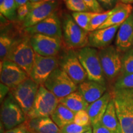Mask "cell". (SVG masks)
<instances>
[{
  "label": "cell",
  "mask_w": 133,
  "mask_h": 133,
  "mask_svg": "<svg viewBox=\"0 0 133 133\" xmlns=\"http://www.w3.org/2000/svg\"><path fill=\"white\" fill-rule=\"evenodd\" d=\"M123 133H133V89H114L110 93Z\"/></svg>",
  "instance_id": "1"
},
{
  "label": "cell",
  "mask_w": 133,
  "mask_h": 133,
  "mask_svg": "<svg viewBox=\"0 0 133 133\" xmlns=\"http://www.w3.org/2000/svg\"><path fill=\"white\" fill-rule=\"evenodd\" d=\"M35 52L31 46L29 36L17 38L8 55L7 59L12 61L30 75Z\"/></svg>",
  "instance_id": "2"
},
{
  "label": "cell",
  "mask_w": 133,
  "mask_h": 133,
  "mask_svg": "<svg viewBox=\"0 0 133 133\" xmlns=\"http://www.w3.org/2000/svg\"><path fill=\"white\" fill-rule=\"evenodd\" d=\"M76 52L86 71L88 79L106 84L105 77L99 59V51L96 48L86 46L78 49Z\"/></svg>",
  "instance_id": "3"
},
{
  "label": "cell",
  "mask_w": 133,
  "mask_h": 133,
  "mask_svg": "<svg viewBox=\"0 0 133 133\" xmlns=\"http://www.w3.org/2000/svg\"><path fill=\"white\" fill-rule=\"evenodd\" d=\"M59 104V99L41 84L39 86L33 107L26 118L51 117Z\"/></svg>",
  "instance_id": "4"
},
{
  "label": "cell",
  "mask_w": 133,
  "mask_h": 133,
  "mask_svg": "<svg viewBox=\"0 0 133 133\" xmlns=\"http://www.w3.org/2000/svg\"><path fill=\"white\" fill-rule=\"evenodd\" d=\"M43 85L59 99L78 90V85L60 66L51 73Z\"/></svg>",
  "instance_id": "5"
},
{
  "label": "cell",
  "mask_w": 133,
  "mask_h": 133,
  "mask_svg": "<svg viewBox=\"0 0 133 133\" xmlns=\"http://www.w3.org/2000/svg\"><path fill=\"white\" fill-rule=\"evenodd\" d=\"M64 40L66 45L72 49H81L88 46L89 33L81 28L73 19L66 15L62 23Z\"/></svg>",
  "instance_id": "6"
},
{
  "label": "cell",
  "mask_w": 133,
  "mask_h": 133,
  "mask_svg": "<svg viewBox=\"0 0 133 133\" xmlns=\"http://www.w3.org/2000/svg\"><path fill=\"white\" fill-rule=\"evenodd\" d=\"M26 119V115L9 92L1 106V123L4 129L9 130L14 128L24 123Z\"/></svg>",
  "instance_id": "7"
},
{
  "label": "cell",
  "mask_w": 133,
  "mask_h": 133,
  "mask_svg": "<svg viewBox=\"0 0 133 133\" xmlns=\"http://www.w3.org/2000/svg\"><path fill=\"white\" fill-rule=\"evenodd\" d=\"M99 56L105 77L111 81L121 74L122 57L119 52L113 46L101 49Z\"/></svg>",
  "instance_id": "8"
},
{
  "label": "cell",
  "mask_w": 133,
  "mask_h": 133,
  "mask_svg": "<svg viewBox=\"0 0 133 133\" xmlns=\"http://www.w3.org/2000/svg\"><path fill=\"white\" fill-rule=\"evenodd\" d=\"M39 84L29 78L17 87L11 89L10 93L24 111L26 116L32 108Z\"/></svg>",
  "instance_id": "9"
},
{
  "label": "cell",
  "mask_w": 133,
  "mask_h": 133,
  "mask_svg": "<svg viewBox=\"0 0 133 133\" xmlns=\"http://www.w3.org/2000/svg\"><path fill=\"white\" fill-rule=\"evenodd\" d=\"M59 66L66 72L76 85L88 79L86 71L79 61L76 51H66L59 58Z\"/></svg>",
  "instance_id": "10"
},
{
  "label": "cell",
  "mask_w": 133,
  "mask_h": 133,
  "mask_svg": "<svg viewBox=\"0 0 133 133\" xmlns=\"http://www.w3.org/2000/svg\"><path fill=\"white\" fill-rule=\"evenodd\" d=\"M59 66V58L44 57L35 52L30 78L37 84H44L51 73Z\"/></svg>",
  "instance_id": "11"
},
{
  "label": "cell",
  "mask_w": 133,
  "mask_h": 133,
  "mask_svg": "<svg viewBox=\"0 0 133 133\" xmlns=\"http://www.w3.org/2000/svg\"><path fill=\"white\" fill-rule=\"evenodd\" d=\"M30 43L36 53L44 57H57L62 49V39L41 34L30 36Z\"/></svg>",
  "instance_id": "12"
},
{
  "label": "cell",
  "mask_w": 133,
  "mask_h": 133,
  "mask_svg": "<svg viewBox=\"0 0 133 133\" xmlns=\"http://www.w3.org/2000/svg\"><path fill=\"white\" fill-rule=\"evenodd\" d=\"M29 78L25 71L12 61L6 59L1 62V83L11 89L19 86Z\"/></svg>",
  "instance_id": "13"
},
{
  "label": "cell",
  "mask_w": 133,
  "mask_h": 133,
  "mask_svg": "<svg viewBox=\"0 0 133 133\" xmlns=\"http://www.w3.org/2000/svg\"><path fill=\"white\" fill-rule=\"evenodd\" d=\"M58 1L31 3V10L23 22L25 29L30 27L44 21L53 13L56 12L59 7Z\"/></svg>",
  "instance_id": "14"
},
{
  "label": "cell",
  "mask_w": 133,
  "mask_h": 133,
  "mask_svg": "<svg viewBox=\"0 0 133 133\" xmlns=\"http://www.w3.org/2000/svg\"><path fill=\"white\" fill-rule=\"evenodd\" d=\"M25 31L30 36L35 34H41L61 39L63 35L61 22L56 12L38 24L26 28Z\"/></svg>",
  "instance_id": "15"
},
{
  "label": "cell",
  "mask_w": 133,
  "mask_h": 133,
  "mask_svg": "<svg viewBox=\"0 0 133 133\" xmlns=\"http://www.w3.org/2000/svg\"><path fill=\"white\" fill-rule=\"evenodd\" d=\"M120 26L116 25L90 31L88 35V46L99 49L109 46Z\"/></svg>",
  "instance_id": "16"
},
{
  "label": "cell",
  "mask_w": 133,
  "mask_h": 133,
  "mask_svg": "<svg viewBox=\"0 0 133 133\" xmlns=\"http://www.w3.org/2000/svg\"><path fill=\"white\" fill-rule=\"evenodd\" d=\"M133 45V13L121 25L116 35V46L119 52H126Z\"/></svg>",
  "instance_id": "17"
},
{
  "label": "cell",
  "mask_w": 133,
  "mask_h": 133,
  "mask_svg": "<svg viewBox=\"0 0 133 133\" xmlns=\"http://www.w3.org/2000/svg\"><path fill=\"white\" fill-rule=\"evenodd\" d=\"M106 84L86 79L78 86V91L89 104L97 101L106 92Z\"/></svg>",
  "instance_id": "18"
},
{
  "label": "cell",
  "mask_w": 133,
  "mask_h": 133,
  "mask_svg": "<svg viewBox=\"0 0 133 133\" xmlns=\"http://www.w3.org/2000/svg\"><path fill=\"white\" fill-rule=\"evenodd\" d=\"M24 123L29 133H60V128L50 117L26 118Z\"/></svg>",
  "instance_id": "19"
},
{
  "label": "cell",
  "mask_w": 133,
  "mask_h": 133,
  "mask_svg": "<svg viewBox=\"0 0 133 133\" xmlns=\"http://www.w3.org/2000/svg\"><path fill=\"white\" fill-rule=\"evenodd\" d=\"M111 99L112 96L110 93L106 92L99 99L89 105L86 111L89 115L91 126L101 122Z\"/></svg>",
  "instance_id": "20"
},
{
  "label": "cell",
  "mask_w": 133,
  "mask_h": 133,
  "mask_svg": "<svg viewBox=\"0 0 133 133\" xmlns=\"http://www.w3.org/2000/svg\"><path fill=\"white\" fill-rule=\"evenodd\" d=\"M59 103L75 114L79 111L86 110L89 105L78 90L59 99Z\"/></svg>",
  "instance_id": "21"
},
{
  "label": "cell",
  "mask_w": 133,
  "mask_h": 133,
  "mask_svg": "<svg viewBox=\"0 0 133 133\" xmlns=\"http://www.w3.org/2000/svg\"><path fill=\"white\" fill-rule=\"evenodd\" d=\"M100 123L115 133H123L112 99L110 101L107 110Z\"/></svg>",
  "instance_id": "22"
},
{
  "label": "cell",
  "mask_w": 133,
  "mask_h": 133,
  "mask_svg": "<svg viewBox=\"0 0 133 133\" xmlns=\"http://www.w3.org/2000/svg\"><path fill=\"white\" fill-rule=\"evenodd\" d=\"M75 115V113L59 103L51 116V118L61 129L67 124L74 123Z\"/></svg>",
  "instance_id": "23"
},
{
  "label": "cell",
  "mask_w": 133,
  "mask_h": 133,
  "mask_svg": "<svg viewBox=\"0 0 133 133\" xmlns=\"http://www.w3.org/2000/svg\"><path fill=\"white\" fill-rule=\"evenodd\" d=\"M132 6L131 4H124L122 8L112 14L98 29H105L116 25H121L132 14Z\"/></svg>",
  "instance_id": "24"
},
{
  "label": "cell",
  "mask_w": 133,
  "mask_h": 133,
  "mask_svg": "<svg viewBox=\"0 0 133 133\" xmlns=\"http://www.w3.org/2000/svg\"><path fill=\"white\" fill-rule=\"evenodd\" d=\"M124 4V3H118L112 9L107 10L102 13H97L91 21L90 31L96 30L99 29L100 26L109 19L110 17L122 8Z\"/></svg>",
  "instance_id": "25"
},
{
  "label": "cell",
  "mask_w": 133,
  "mask_h": 133,
  "mask_svg": "<svg viewBox=\"0 0 133 133\" xmlns=\"http://www.w3.org/2000/svg\"><path fill=\"white\" fill-rule=\"evenodd\" d=\"M96 14L97 13L92 12H73L71 16L81 28L90 32L91 21Z\"/></svg>",
  "instance_id": "26"
},
{
  "label": "cell",
  "mask_w": 133,
  "mask_h": 133,
  "mask_svg": "<svg viewBox=\"0 0 133 133\" xmlns=\"http://www.w3.org/2000/svg\"><path fill=\"white\" fill-rule=\"evenodd\" d=\"M16 39L8 33L1 32L0 36V57L1 61L7 59L8 55Z\"/></svg>",
  "instance_id": "27"
},
{
  "label": "cell",
  "mask_w": 133,
  "mask_h": 133,
  "mask_svg": "<svg viewBox=\"0 0 133 133\" xmlns=\"http://www.w3.org/2000/svg\"><path fill=\"white\" fill-rule=\"evenodd\" d=\"M17 8L15 0H5L3 4L0 6V12L7 19L14 21L17 18Z\"/></svg>",
  "instance_id": "28"
},
{
  "label": "cell",
  "mask_w": 133,
  "mask_h": 133,
  "mask_svg": "<svg viewBox=\"0 0 133 133\" xmlns=\"http://www.w3.org/2000/svg\"><path fill=\"white\" fill-rule=\"evenodd\" d=\"M133 74V48L125 52L122 57L121 75Z\"/></svg>",
  "instance_id": "29"
},
{
  "label": "cell",
  "mask_w": 133,
  "mask_h": 133,
  "mask_svg": "<svg viewBox=\"0 0 133 133\" xmlns=\"http://www.w3.org/2000/svg\"><path fill=\"white\" fill-rule=\"evenodd\" d=\"M114 89H133V74L120 75L116 79Z\"/></svg>",
  "instance_id": "30"
},
{
  "label": "cell",
  "mask_w": 133,
  "mask_h": 133,
  "mask_svg": "<svg viewBox=\"0 0 133 133\" xmlns=\"http://www.w3.org/2000/svg\"><path fill=\"white\" fill-rule=\"evenodd\" d=\"M66 8L76 12H90L83 0H64Z\"/></svg>",
  "instance_id": "31"
},
{
  "label": "cell",
  "mask_w": 133,
  "mask_h": 133,
  "mask_svg": "<svg viewBox=\"0 0 133 133\" xmlns=\"http://www.w3.org/2000/svg\"><path fill=\"white\" fill-rule=\"evenodd\" d=\"M91 126H79L75 123H71L60 129V133H84L92 128Z\"/></svg>",
  "instance_id": "32"
},
{
  "label": "cell",
  "mask_w": 133,
  "mask_h": 133,
  "mask_svg": "<svg viewBox=\"0 0 133 133\" xmlns=\"http://www.w3.org/2000/svg\"><path fill=\"white\" fill-rule=\"evenodd\" d=\"M74 123L83 126L91 125L90 118L87 111L81 110L76 113Z\"/></svg>",
  "instance_id": "33"
},
{
  "label": "cell",
  "mask_w": 133,
  "mask_h": 133,
  "mask_svg": "<svg viewBox=\"0 0 133 133\" xmlns=\"http://www.w3.org/2000/svg\"><path fill=\"white\" fill-rule=\"evenodd\" d=\"M31 10L30 2L22 5L17 8V18L20 21H24Z\"/></svg>",
  "instance_id": "34"
},
{
  "label": "cell",
  "mask_w": 133,
  "mask_h": 133,
  "mask_svg": "<svg viewBox=\"0 0 133 133\" xmlns=\"http://www.w3.org/2000/svg\"><path fill=\"white\" fill-rule=\"evenodd\" d=\"M89 11L94 13H102L104 9L97 0H83Z\"/></svg>",
  "instance_id": "35"
},
{
  "label": "cell",
  "mask_w": 133,
  "mask_h": 133,
  "mask_svg": "<svg viewBox=\"0 0 133 133\" xmlns=\"http://www.w3.org/2000/svg\"><path fill=\"white\" fill-rule=\"evenodd\" d=\"M92 129L93 133H115L106 127H105L101 123H99L92 126Z\"/></svg>",
  "instance_id": "36"
},
{
  "label": "cell",
  "mask_w": 133,
  "mask_h": 133,
  "mask_svg": "<svg viewBox=\"0 0 133 133\" xmlns=\"http://www.w3.org/2000/svg\"><path fill=\"white\" fill-rule=\"evenodd\" d=\"M4 133H29L24 123L16 126L14 128L6 130Z\"/></svg>",
  "instance_id": "37"
},
{
  "label": "cell",
  "mask_w": 133,
  "mask_h": 133,
  "mask_svg": "<svg viewBox=\"0 0 133 133\" xmlns=\"http://www.w3.org/2000/svg\"><path fill=\"white\" fill-rule=\"evenodd\" d=\"M1 92H0V98H1V102L2 103L4 99L6 98L8 94H9L11 89L7 86L4 85L3 83H1Z\"/></svg>",
  "instance_id": "38"
},
{
  "label": "cell",
  "mask_w": 133,
  "mask_h": 133,
  "mask_svg": "<svg viewBox=\"0 0 133 133\" xmlns=\"http://www.w3.org/2000/svg\"><path fill=\"white\" fill-rule=\"evenodd\" d=\"M97 1L102 8L110 9L114 6L116 0H97Z\"/></svg>",
  "instance_id": "39"
},
{
  "label": "cell",
  "mask_w": 133,
  "mask_h": 133,
  "mask_svg": "<svg viewBox=\"0 0 133 133\" xmlns=\"http://www.w3.org/2000/svg\"><path fill=\"white\" fill-rule=\"evenodd\" d=\"M16 1L17 6L19 8V6H22V5L26 4V3L29 2V0H15Z\"/></svg>",
  "instance_id": "40"
},
{
  "label": "cell",
  "mask_w": 133,
  "mask_h": 133,
  "mask_svg": "<svg viewBox=\"0 0 133 133\" xmlns=\"http://www.w3.org/2000/svg\"><path fill=\"white\" fill-rule=\"evenodd\" d=\"M43 1V0H29V2L30 3H38L40 2V1Z\"/></svg>",
  "instance_id": "41"
},
{
  "label": "cell",
  "mask_w": 133,
  "mask_h": 133,
  "mask_svg": "<svg viewBox=\"0 0 133 133\" xmlns=\"http://www.w3.org/2000/svg\"><path fill=\"white\" fill-rule=\"evenodd\" d=\"M59 0H44L43 1V2H51V1H58Z\"/></svg>",
  "instance_id": "42"
},
{
  "label": "cell",
  "mask_w": 133,
  "mask_h": 133,
  "mask_svg": "<svg viewBox=\"0 0 133 133\" xmlns=\"http://www.w3.org/2000/svg\"><path fill=\"white\" fill-rule=\"evenodd\" d=\"M119 1L123 3H124V4H128V0H119Z\"/></svg>",
  "instance_id": "43"
},
{
  "label": "cell",
  "mask_w": 133,
  "mask_h": 133,
  "mask_svg": "<svg viewBox=\"0 0 133 133\" xmlns=\"http://www.w3.org/2000/svg\"><path fill=\"white\" fill-rule=\"evenodd\" d=\"M84 133H93L92 132V129L91 128V129H89V130H88L87 131H86V132H84Z\"/></svg>",
  "instance_id": "44"
},
{
  "label": "cell",
  "mask_w": 133,
  "mask_h": 133,
  "mask_svg": "<svg viewBox=\"0 0 133 133\" xmlns=\"http://www.w3.org/2000/svg\"><path fill=\"white\" fill-rule=\"evenodd\" d=\"M128 4L133 3V0H128Z\"/></svg>",
  "instance_id": "45"
},
{
  "label": "cell",
  "mask_w": 133,
  "mask_h": 133,
  "mask_svg": "<svg viewBox=\"0 0 133 133\" xmlns=\"http://www.w3.org/2000/svg\"><path fill=\"white\" fill-rule=\"evenodd\" d=\"M43 1H44V0H43Z\"/></svg>",
  "instance_id": "46"
}]
</instances>
